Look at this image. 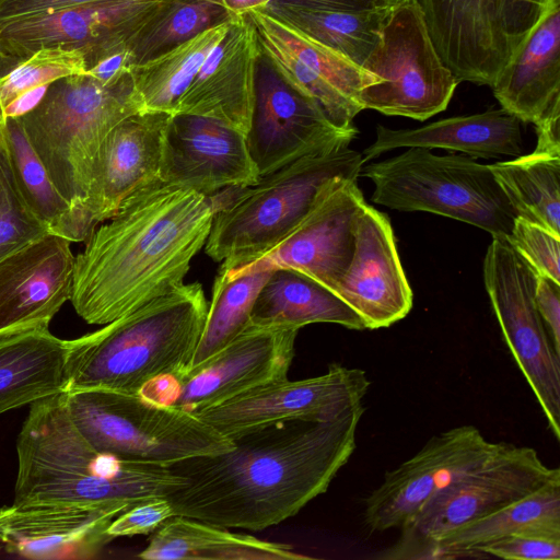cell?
<instances>
[{"label": "cell", "mask_w": 560, "mask_h": 560, "mask_svg": "<svg viewBox=\"0 0 560 560\" xmlns=\"http://www.w3.org/2000/svg\"><path fill=\"white\" fill-rule=\"evenodd\" d=\"M374 184L372 201L399 211H425L506 237L517 217L490 165L459 154L409 148L360 171Z\"/></svg>", "instance_id": "ba28073f"}, {"label": "cell", "mask_w": 560, "mask_h": 560, "mask_svg": "<svg viewBox=\"0 0 560 560\" xmlns=\"http://www.w3.org/2000/svg\"><path fill=\"white\" fill-rule=\"evenodd\" d=\"M357 133V128L337 127L316 101L288 84L260 52L246 133L259 176L303 156L350 144Z\"/></svg>", "instance_id": "9a60e30c"}, {"label": "cell", "mask_w": 560, "mask_h": 560, "mask_svg": "<svg viewBox=\"0 0 560 560\" xmlns=\"http://www.w3.org/2000/svg\"><path fill=\"white\" fill-rule=\"evenodd\" d=\"M536 278L506 237H492L483 260L485 287L504 341L559 441L560 354L536 306Z\"/></svg>", "instance_id": "30bf717a"}, {"label": "cell", "mask_w": 560, "mask_h": 560, "mask_svg": "<svg viewBox=\"0 0 560 560\" xmlns=\"http://www.w3.org/2000/svg\"><path fill=\"white\" fill-rule=\"evenodd\" d=\"M127 509L12 503L0 508V544L28 559H91L113 540L107 529Z\"/></svg>", "instance_id": "44dd1931"}, {"label": "cell", "mask_w": 560, "mask_h": 560, "mask_svg": "<svg viewBox=\"0 0 560 560\" xmlns=\"http://www.w3.org/2000/svg\"><path fill=\"white\" fill-rule=\"evenodd\" d=\"M172 114L139 110L117 124L106 137L94 170L88 200L73 242H85L97 224L112 218L138 189L159 180L162 137Z\"/></svg>", "instance_id": "d6986e66"}, {"label": "cell", "mask_w": 560, "mask_h": 560, "mask_svg": "<svg viewBox=\"0 0 560 560\" xmlns=\"http://www.w3.org/2000/svg\"><path fill=\"white\" fill-rule=\"evenodd\" d=\"M15 504L126 506L168 497L186 481L168 467L94 450L67 412L63 392L31 404L16 440Z\"/></svg>", "instance_id": "3957f363"}, {"label": "cell", "mask_w": 560, "mask_h": 560, "mask_svg": "<svg viewBox=\"0 0 560 560\" xmlns=\"http://www.w3.org/2000/svg\"><path fill=\"white\" fill-rule=\"evenodd\" d=\"M258 177L245 133L202 116H170L162 137L161 182L211 196Z\"/></svg>", "instance_id": "ac0fdd59"}, {"label": "cell", "mask_w": 560, "mask_h": 560, "mask_svg": "<svg viewBox=\"0 0 560 560\" xmlns=\"http://www.w3.org/2000/svg\"><path fill=\"white\" fill-rule=\"evenodd\" d=\"M232 20L211 27L143 63L132 66L133 86L142 109L173 114L178 100L202 63L226 35Z\"/></svg>", "instance_id": "d6a6232c"}, {"label": "cell", "mask_w": 560, "mask_h": 560, "mask_svg": "<svg viewBox=\"0 0 560 560\" xmlns=\"http://www.w3.org/2000/svg\"><path fill=\"white\" fill-rule=\"evenodd\" d=\"M512 535L560 539V477L500 510L447 530L427 547L422 558L487 557L476 549Z\"/></svg>", "instance_id": "4316f807"}, {"label": "cell", "mask_w": 560, "mask_h": 560, "mask_svg": "<svg viewBox=\"0 0 560 560\" xmlns=\"http://www.w3.org/2000/svg\"><path fill=\"white\" fill-rule=\"evenodd\" d=\"M143 560H303L292 546L175 515L154 532L138 555Z\"/></svg>", "instance_id": "f1b7e54d"}, {"label": "cell", "mask_w": 560, "mask_h": 560, "mask_svg": "<svg viewBox=\"0 0 560 560\" xmlns=\"http://www.w3.org/2000/svg\"><path fill=\"white\" fill-rule=\"evenodd\" d=\"M175 516L167 497L147 499L130 506L110 523L107 532L114 538L145 535L158 530Z\"/></svg>", "instance_id": "60d3db41"}, {"label": "cell", "mask_w": 560, "mask_h": 560, "mask_svg": "<svg viewBox=\"0 0 560 560\" xmlns=\"http://www.w3.org/2000/svg\"><path fill=\"white\" fill-rule=\"evenodd\" d=\"M501 108L538 124L560 112V1L553 3L497 75Z\"/></svg>", "instance_id": "d4e9b609"}, {"label": "cell", "mask_w": 560, "mask_h": 560, "mask_svg": "<svg viewBox=\"0 0 560 560\" xmlns=\"http://www.w3.org/2000/svg\"><path fill=\"white\" fill-rule=\"evenodd\" d=\"M314 323L365 329L361 317L326 285L293 269L271 270L255 300L248 324L300 329Z\"/></svg>", "instance_id": "f546056e"}, {"label": "cell", "mask_w": 560, "mask_h": 560, "mask_svg": "<svg viewBox=\"0 0 560 560\" xmlns=\"http://www.w3.org/2000/svg\"><path fill=\"white\" fill-rule=\"evenodd\" d=\"M529 446L503 443L487 460L440 492L406 526L383 558H422L427 547L447 530L486 516L559 478Z\"/></svg>", "instance_id": "8fae6325"}, {"label": "cell", "mask_w": 560, "mask_h": 560, "mask_svg": "<svg viewBox=\"0 0 560 560\" xmlns=\"http://www.w3.org/2000/svg\"><path fill=\"white\" fill-rule=\"evenodd\" d=\"M67 352L48 327L0 335V413L65 392Z\"/></svg>", "instance_id": "83f0119b"}, {"label": "cell", "mask_w": 560, "mask_h": 560, "mask_svg": "<svg viewBox=\"0 0 560 560\" xmlns=\"http://www.w3.org/2000/svg\"><path fill=\"white\" fill-rule=\"evenodd\" d=\"M506 240L537 273L560 282V235L516 217Z\"/></svg>", "instance_id": "ab89813d"}, {"label": "cell", "mask_w": 560, "mask_h": 560, "mask_svg": "<svg viewBox=\"0 0 560 560\" xmlns=\"http://www.w3.org/2000/svg\"><path fill=\"white\" fill-rule=\"evenodd\" d=\"M165 0H107L0 23V72L46 47L77 49L84 65L129 46Z\"/></svg>", "instance_id": "5bb4252c"}, {"label": "cell", "mask_w": 560, "mask_h": 560, "mask_svg": "<svg viewBox=\"0 0 560 560\" xmlns=\"http://www.w3.org/2000/svg\"><path fill=\"white\" fill-rule=\"evenodd\" d=\"M362 165V153L340 144L213 194L218 207L206 254L222 261L219 270L252 264L287 237L337 178L358 179Z\"/></svg>", "instance_id": "5b68a950"}, {"label": "cell", "mask_w": 560, "mask_h": 560, "mask_svg": "<svg viewBox=\"0 0 560 560\" xmlns=\"http://www.w3.org/2000/svg\"><path fill=\"white\" fill-rule=\"evenodd\" d=\"M48 86H39L21 94L5 108L1 120L7 117H21L32 110L40 102Z\"/></svg>", "instance_id": "c3c4849f"}, {"label": "cell", "mask_w": 560, "mask_h": 560, "mask_svg": "<svg viewBox=\"0 0 560 560\" xmlns=\"http://www.w3.org/2000/svg\"><path fill=\"white\" fill-rule=\"evenodd\" d=\"M521 120L508 110L441 119L415 129H390L378 125L376 139L362 154L363 163L398 148L446 149L472 159H498L522 153Z\"/></svg>", "instance_id": "484cf974"}, {"label": "cell", "mask_w": 560, "mask_h": 560, "mask_svg": "<svg viewBox=\"0 0 560 560\" xmlns=\"http://www.w3.org/2000/svg\"><path fill=\"white\" fill-rule=\"evenodd\" d=\"M139 110L131 71L112 85L82 73L49 84L40 102L20 117L52 184L71 207L63 236L71 243L106 137Z\"/></svg>", "instance_id": "8992f818"}, {"label": "cell", "mask_w": 560, "mask_h": 560, "mask_svg": "<svg viewBox=\"0 0 560 560\" xmlns=\"http://www.w3.org/2000/svg\"><path fill=\"white\" fill-rule=\"evenodd\" d=\"M370 385L364 370L334 363L319 376L276 380L195 415L231 440L282 420H334L361 404Z\"/></svg>", "instance_id": "2e32d148"}, {"label": "cell", "mask_w": 560, "mask_h": 560, "mask_svg": "<svg viewBox=\"0 0 560 560\" xmlns=\"http://www.w3.org/2000/svg\"><path fill=\"white\" fill-rule=\"evenodd\" d=\"M232 19L220 0H165L129 44L132 63H143Z\"/></svg>", "instance_id": "d590c367"}, {"label": "cell", "mask_w": 560, "mask_h": 560, "mask_svg": "<svg viewBox=\"0 0 560 560\" xmlns=\"http://www.w3.org/2000/svg\"><path fill=\"white\" fill-rule=\"evenodd\" d=\"M232 16H241L249 11L265 8L272 0H220Z\"/></svg>", "instance_id": "681fc988"}, {"label": "cell", "mask_w": 560, "mask_h": 560, "mask_svg": "<svg viewBox=\"0 0 560 560\" xmlns=\"http://www.w3.org/2000/svg\"><path fill=\"white\" fill-rule=\"evenodd\" d=\"M443 62L458 82L491 86L510 59L498 0H415Z\"/></svg>", "instance_id": "cb8c5ba5"}, {"label": "cell", "mask_w": 560, "mask_h": 560, "mask_svg": "<svg viewBox=\"0 0 560 560\" xmlns=\"http://www.w3.org/2000/svg\"><path fill=\"white\" fill-rule=\"evenodd\" d=\"M535 302L555 350L560 354V282L537 273Z\"/></svg>", "instance_id": "ee69618b"}, {"label": "cell", "mask_w": 560, "mask_h": 560, "mask_svg": "<svg viewBox=\"0 0 560 560\" xmlns=\"http://www.w3.org/2000/svg\"><path fill=\"white\" fill-rule=\"evenodd\" d=\"M365 202L355 178H337L307 215L270 252L229 277L293 269L330 290L345 275L354 247V224Z\"/></svg>", "instance_id": "e0dca14e"}, {"label": "cell", "mask_w": 560, "mask_h": 560, "mask_svg": "<svg viewBox=\"0 0 560 560\" xmlns=\"http://www.w3.org/2000/svg\"><path fill=\"white\" fill-rule=\"evenodd\" d=\"M3 158H4V145H3V139H2L1 129H0V184H1L2 170H3Z\"/></svg>", "instance_id": "f907efd6"}, {"label": "cell", "mask_w": 560, "mask_h": 560, "mask_svg": "<svg viewBox=\"0 0 560 560\" xmlns=\"http://www.w3.org/2000/svg\"><path fill=\"white\" fill-rule=\"evenodd\" d=\"M260 57L256 28L247 14L232 20L224 38L213 48L173 114L218 120L247 133L255 102Z\"/></svg>", "instance_id": "603a6c76"}, {"label": "cell", "mask_w": 560, "mask_h": 560, "mask_svg": "<svg viewBox=\"0 0 560 560\" xmlns=\"http://www.w3.org/2000/svg\"><path fill=\"white\" fill-rule=\"evenodd\" d=\"M490 168L517 217L560 235V150L536 147Z\"/></svg>", "instance_id": "4dcf8cb0"}, {"label": "cell", "mask_w": 560, "mask_h": 560, "mask_svg": "<svg viewBox=\"0 0 560 560\" xmlns=\"http://www.w3.org/2000/svg\"><path fill=\"white\" fill-rule=\"evenodd\" d=\"M298 331L290 327L248 324L212 357L180 374L148 383L139 394L156 404L192 413L218 405L287 377Z\"/></svg>", "instance_id": "7c38bea8"}, {"label": "cell", "mask_w": 560, "mask_h": 560, "mask_svg": "<svg viewBox=\"0 0 560 560\" xmlns=\"http://www.w3.org/2000/svg\"><path fill=\"white\" fill-rule=\"evenodd\" d=\"M49 233V226L24 206L15 191L4 150L0 184V261Z\"/></svg>", "instance_id": "f35d334b"}, {"label": "cell", "mask_w": 560, "mask_h": 560, "mask_svg": "<svg viewBox=\"0 0 560 560\" xmlns=\"http://www.w3.org/2000/svg\"><path fill=\"white\" fill-rule=\"evenodd\" d=\"M392 5L362 11H322L270 2L259 10L362 67L380 40Z\"/></svg>", "instance_id": "1f68e13d"}, {"label": "cell", "mask_w": 560, "mask_h": 560, "mask_svg": "<svg viewBox=\"0 0 560 560\" xmlns=\"http://www.w3.org/2000/svg\"><path fill=\"white\" fill-rule=\"evenodd\" d=\"M215 210L212 195L160 179L128 196L75 256L77 314L106 325L184 283Z\"/></svg>", "instance_id": "7a4b0ae2"}, {"label": "cell", "mask_w": 560, "mask_h": 560, "mask_svg": "<svg viewBox=\"0 0 560 560\" xmlns=\"http://www.w3.org/2000/svg\"><path fill=\"white\" fill-rule=\"evenodd\" d=\"M199 282L182 283L103 328L68 340L66 389L139 393L188 370L208 313Z\"/></svg>", "instance_id": "277c9868"}, {"label": "cell", "mask_w": 560, "mask_h": 560, "mask_svg": "<svg viewBox=\"0 0 560 560\" xmlns=\"http://www.w3.org/2000/svg\"><path fill=\"white\" fill-rule=\"evenodd\" d=\"M271 2L322 11H362L389 5L385 0H272Z\"/></svg>", "instance_id": "7dc6e473"}, {"label": "cell", "mask_w": 560, "mask_h": 560, "mask_svg": "<svg viewBox=\"0 0 560 560\" xmlns=\"http://www.w3.org/2000/svg\"><path fill=\"white\" fill-rule=\"evenodd\" d=\"M63 398L82 438L119 460L170 467L233 447L230 439L195 413L139 393L85 388L63 392Z\"/></svg>", "instance_id": "52a82bcc"}, {"label": "cell", "mask_w": 560, "mask_h": 560, "mask_svg": "<svg viewBox=\"0 0 560 560\" xmlns=\"http://www.w3.org/2000/svg\"><path fill=\"white\" fill-rule=\"evenodd\" d=\"M387 3L389 4H395V3H398L400 1H404V0H385Z\"/></svg>", "instance_id": "816d5d0a"}, {"label": "cell", "mask_w": 560, "mask_h": 560, "mask_svg": "<svg viewBox=\"0 0 560 560\" xmlns=\"http://www.w3.org/2000/svg\"><path fill=\"white\" fill-rule=\"evenodd\" d=\"M362 68L377 80L361 91L363 109L420 121L443 112L459 83L438 54L415 0L390 7Z\"/></svg>", "instance_id": "9c48e42d"}, {"label": "cell", "mask_w": 560, "mask_h": 560, "mask_svg": "<svg viewBox=\"0 0 560 560\" xmlns=\"http://www.w3.org/2000/svg\"><path fill=\"white\" fill-rule=\"evenodd\" d=\"M71 242L49 233L0 261V335L48 327L71 299Z\"/></svg>", "instance_id": "7402d4cb"}, {"label": "cell", "mask_w": 560, "mask_h": 560, "mask_svg": "<svg viewBox=\"0 0 560 560\" xmlns=\"http://www.w3.org/2000/svg\"><path fill=\"white\" fill-rule=\"evenodd\" d=\"M485 556L506 560H560V539L534 535H512L479 546Z\"/></svg>", "instance_id": "7bdbcfd3"}, {"label": "cell", "mask_w": 560, "mask_h": 560, "mask_svg": "<svg viewBox=\"0 0 560 560\" xmlns=\"http://www.w3.org/2000/svg\"><path fill=\"white\" fill-rule=\"evenodd\" d=\"M246 14L258 35L278 44L314 74L363 109L360 102L361 91L377 81L372 73L264 10H253Z\"/></svg>", "instance_id": "e575fe53"}, {"label": "cell", "mask_w": 560, "mask_h": 560, "mask_svg": "<svg viewBox=\"0 0 560 560\" xmlns=\"http://www.w3.org/2000/svg\"><path fill=\"white\" fill-rule=\"evenodd\" d=\"M270 272L229 277L218 271L191 366L220 351L248 325L255 300Z\"/></svg>", "instance_id": "8d00e7d4"}, {"label": "cell", "mask_w": 560, "mask_h": 560, "mask_svg": "<svg viewBox=\"0 0 560 560\" xmlns=\"http://www.w3.org/2000/svg\"><path fill=\"white\" fill-rule=\"evenodd\" d=\"M132 66L129 46H122L88 63L85 73L104 85H112L128 75Z\"/></svg>", "instance_id": "f6af8a7d"}, {"label": "cell", "mask_w": 560, "mask_h": 560, "mask_svg": "<svg viewBox=\"0 0 560 560\" xmlns=\"http://www.w3.org/2000/svg\"><path fill=\"white\" fill-rule=\"evenodd\" d=\"M334 292L361 317L365 329L388 327L412 308V290L390 221L366 202L355 220L351 260Z\"/></svg>", "instance_id": "ffe728a7"}, {"label": "cell", "mask_w": 560, "mask_h": 560, "mask_svg": "<svg viewBox=\"0 0 560 560\" xmlns=\"http://www.w3.org/2000/svg\"><path fill=\"white\" fill-rule=\"evenodd\" d=\"M107 0H0V23Z\"/></svg>", "instance_id": "bcb514c9"}, {"label": "cell", "mask_w": 560, "mask_h": 560, "mask_svg": "<svg viewBox=\"0 0 560 560\" xmlns=\"http://www.w3.org/2000/svg\"><path fill=\"white\" fill-rule=\"evenodd\" d=\"M0 128L9 172L20 199L49 226L50 233L65 236L71 207L52 184L27 139L20 117L0 120Z\"/></svg>", "instance_id": "836d02e7"}, {"label": "cell", "mask_w": 560, "mask_h": 560, "mask_svg": "<svg viewBox=\"0 0 560 560\" xmlns=\"http://www.w3.org/2000/svg\"><path fill=\"white\" fill-rule=\"evenodd\" d=\"M364 410L361 402L330 421L261 425L232 438L226 452L171 465L186 481L167 497L174 514L254 532L294 516L350 459Z\"/></svg>", "instance_id": "6da1fadb"}, {"label": "cell", "mask_w": 560, "mask_h": 560, "mask_svg": "<svg viewBox=\"0 0 560 560\" xmlns=\"http://www.w3.org/2000/svg\"><path fill=\"white\" fill-rule=\"evenodd\" d=\"M557 1L560 0H498L500 26L508 44L510 58L546 11Z\"/></svg>", "instance_id": "b9f144b4"}, {"label": "cell", "mask_w": 560, "mask_h": 560, "mask_svg": "<svg viewBox=\"0 0 560 560\" xmlns=\"http://www.w3.org/2000/svg\"><path fill=\"white\" fill-rule=\"evenodd\" d=\"M82 73L85 65L80 50L46 47L35 51L0 72V120L5 108L21 94Z\"/></svg>", "instance_id": "74e56055"}, {"label": "cell", "mask_w": 560, "mask_h": 560, "mask_svg": "<svg viewBox=\"0 0 560 560\" xmlns=\"http://www.w3.org/2000/svg\"><path fill=\"white\" fill-rule=\"evenodd\" d=\"M503 443L487 440L471 424L432 436L412 457L386 471L364 499V525L370 532L402 528L440 492L487 460Z\"/></svg>", "instance_id": "4fadbf2b"}]
</instances>
